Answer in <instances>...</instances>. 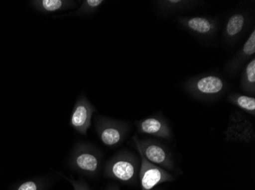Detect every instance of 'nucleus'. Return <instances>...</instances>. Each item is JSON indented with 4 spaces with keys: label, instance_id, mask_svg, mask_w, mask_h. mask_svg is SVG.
Segmentation results:
<instances>
[{
    "label": "nucleus",
    "instance_id": "nucleus-1",
    "mask_svg": "<svg viewBox=\"0 0 255 190\" xmlns=\"http://www.w3.org/2000/svg\"><path fill=\"white\" fill-rule=\"evenodd\" d=\"M140 161L135 154L121 151L109 160L103 175L109 179L128 186H137L139 182Z\"/></svg>",
    "mask_w": 255,
    "mask_h": 190
},
{
    "label": "nucleus",
    "instance_id": "nucleus-2",
    "mask_svg": "<svg viewBox=\"0 0 255 190\" xmlns=\"http://www.w3.org/2000/svg\"><path fill=\"white\" fill-rule=\"evenodd\" d=\"M183 88L193 98L201 101H215L227 90V83L216 75L193 77L185 83Z\"/></svg>",
    "mask_w": 255,
    "mask_h": 190
},
{
    "label": "nucleus",
    "instance_id": "nucleus-3",
    "mask_svg": "<svg viewBox=\"0 0 255 190\" xmlns=\"http://www.w3.org/2000/svg\"><path fill=\"white\" fill-rule=\"evenodd\" d=\"M102 154L91 145L80 144L76 148L71 161V168L90 178L98 177L101 169Z\"/></svg>",
    "mask_w": 255,
    "mask_h": 190
},
{
    "label": "nucleus",
    "instance_id": "nucleus-4",
    "mask_svg": "<svg viewBox=\"0 0 255 190\" xmlns=\"http://www.w3.org/2000/svg\"><path fill=\"white\" fill-rule=\"evenodd\" d=\"M133 141L147 161L167 171L175 169L171 153L164 144L154 139L140 140L137 135L133 137Z\"/></svg>",
    "mask_w": 255,
    "mask_h": 190
},
{
    "label": "nucleus",
    "instance_id": "nucleus-5",
    "mask_svg": "<svg viewBox=\"0 0 255 190\" xmlns=\"http://www.w3.org/2000/svg\"><path fill=\"white\" fill-rule=\"evenodd\" d=\"M136 148L141 158L139 170V182L141 185V190H152L159 184L175 181V177L173 174L147 161L139 148Z\"/></svg>",
    "mask_w": 255,
    "mask_h": 190
},
{
    "label": "nucleus",
    "instance_id": "nucleus-6",
    "mask_svg": "<svg viewBox=\"0 0 255 190\" xmlns=\"http://www.w3.org/2000/svg\"><path fill=\"white\" fill-rule=\"evenodd\" d=\"M96 128L102 143L112 148L124 141L128 131V126L121 121L100 117L96 122Z\"/></svg>",
    "mask_w": 255,
    "mask_h": 190
},
{
    "label": "nucleus",
    "instance_id": "nucleus-7",
    "mask_svg": "<svg viewBox=\"0 0 255 190\" xmlns=\"http://www.w3.org/2000/svg\"><path fill=\"white\" fill-rule=\"evenodd\" d=\"M139 133L152 135L163 139L170 140L173 132L166 119L160 115L147 117L136 123Z\"/></svg>",
    "mask_w": 255,
    "mask_h": 190
},
{
    "label": "nucleus",
    "instance_id": "nucleus-8",
    "mask_svg": "<svg viewBox=\"0 0 255 190\" xmlns=\"http://www.w3.org/2000/svg\"><path fill=\"white\" fill-rule=\"evenodd\" d=\"M177 21L185 29L203 38L213 37L217 32V21L210 17H180Z\"/></svg>",
    "mask_w": 255,
    "mask_h": 190
},
{
    "label": "nucleus",
    "instance_id": "nucleus-9",
    "mask_svg": "<svg viewBox=\"0 0 255 190\" xmlns=\"http://www.w3.org/2000/svg\"><path fill=\"white\" fill-rule=\"evenodd\" d=\"M95 111V108L87 98H80L73 110L71 117V127L78 133L87 135L91 126L92 117Z\"/></svg>",
    "mask_w": 255,
    "mask_h": 190
},
{
    "label": "nucleus",
    "instance_id": "nucleus-10",
    "mask_svg": "<svg viewBox=\"0 0 255 190\" xmlns=\"http://www.w3.org/2000/svg\"><path fill=\"white\" fill-rule=\"evenodd\" d=\"M254 130L252 123L236 113L231 117L230 124L226 131L228 140L245 141L249 142L253 138Z\"/></svg>",
    "mask_w": 255,
    "mask_h": 190
},
{
    "label": "nucleus",
    "instance_id": "nucleus-11",
    "mask_svg": "<svg viewBox=\"0 0 255 190\" xmlns=\"http://www.w3.org/2000/svg\"><path fill=\"white\" fill-rule=\"evenodd\" d=\"M255 54V30L253 29L246 42L240 51L228 63L226 66V72L229 75H233L238 70L244 65L247 61L254 57Z\"/></svg>",
    "mask_w": 255,
    "mask_h": 190
},
{
    "label": "nucleus",
    "instance_id": "nucleus-12",
    "mask_svg": "<svg viewBox=\"0 0 255 190\" xmlns=\"http://www.w3.org/2000/svg\"><path fill=\"white\" fill-rule=\"evenodd\" d=\"M247 15L245 13L233 14L226 23L224 30V39L229 44L237 41L246 27Z\"/></svg>",
    "mask_w": 255,
    "mask_h": 190
},
{
    "label": "nucleus",
    "instance_id": "nucleus-13",
    "mask_svg": "<svg viewBox=\"0 0 255 190\" xmlns=\"http://www.w3.org/2000/svg\"><path fill=\"white\" fill-rule=\"evenodd\" d=\"M157 9L162 14H170L180 12L195 8L200 4L198 1L189 0H160L155 1Z\"/></svg>",
    "mask_w": 255,
    "mask_h": 190
},
{
    "label": "nucleus",
    "instance_id": "nucleus-14",
    "mask_svg": "<svg viewBox=\"0 0 255 190\" xmlns=\"http://www.w3.org/2000/svg\"><path fill=\"white\" fill-rule=\"evenodd\" d=\"M241 87L242 91L251 94L252 97L255 94V59L250 60L242 72L241 79Z\"/></svg>",
    "mask_w": 255,
    "mask_h": 190
},
{
    "label": "nucleus",
    "instance_id": "nucleus-15",
    "mask_svg": "<svg viewBox=\"0 0 255 190\" xmlns=\"http://www.w3.org/2000/svg\"><path fill=\"white\" fill-rule=\"evenodd\" d=\"M228 101L231 104L240 108L242 111L251 115L255 116V97L249 96L246 94L234 93L228 97Z\"/></svg>",
    "mask_w": 255,
    "mask_h": 190
},
{
    "label": "nucleus",
    "instance_id": "nucleus-16",
    "mask_svg": "<svg viewBox=\"0 0 255 190\" xmlns=\"http://www.w3.org/2000/svg\"><path fill=\"white\" fill-rule=\"evenodd\" d=\"M47 183L43 181H30L23 183L18 187L17 190H45L47 187Z\"/></svg>",
    "mask_w": 255,
    "mask_h": 190
},
{
    "label": "nucleus",
    "instance_id": "nucleus-17",
    "mask_svg": "<svg viewBox=\"0 0 255 190\" xmlns=\"http://www.w3.org/2000/svg\"><path fill=\"white\" fill-rule=\"evenodd\" d=\"M41 5L46 11H55L62 7L63 2L61 0H44Z\"/></svg>",
    "mask_w": 255,
    "mask_h": 190
},
{
    "label": "nucleus",
    "instance_id": "nucleus-18",
    "mask_svg": "<svg viewBox=\"0 0 255 190\" xmlns=\"http://www.w3.org/2000/svg\"><path fill=\"white\" fill-rule=\"evenodd\" d=\"M70 182L74 190H92L85 180L80 178L79 180L70 179L66 178Z\"/></svg>",
    "mask_w": 255,
    "mask_h": 190
},
{
    "label": "nucleus",
    "instance_id": "nucleus-19",
    "mask_svg": "<svg viewBox=\"0 0 255 190\" xmlns=\"http://www.w3.org/2000/svg\"><path fill=\"white\" fill-rule=\"evenodd\" d=\"M104 190H120V188L117 184H110Z\"/></svg>",
    "mask_w": 255,
    "mask_h": 190
},
{
    "label": "nucleus",
    "instance_id": "nucleus-20",
    "mask_svg": "<svg viewBox=\"0 0 255 190\" xmlns=\"http://www.w3.org/2000/svg\"></svg>",
    "mask_w": 255,
    "mask_h": 190
}]
</instances>
